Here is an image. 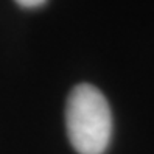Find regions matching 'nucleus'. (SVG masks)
<instances>
[{
    "label": "nucleus",
    "instance_id": "obj_2",
    "mask_svg": "<svg viewBox=\"0 0 154 154\" xmlns=\"http://www.w3.org/2000/svg\"><path fill=\"white\" fill-rule=\"evenodd\" d=\"M16 2L23 8H38V6L44 5L47 0H16Z\"/></svg>",
    "mask_w": 154,
    "mask_h": 154
},
{
    "label": "nucleus",
    "instance_id": "obj_1",
    "mask_svg": "<svg viewBox=\"0 0 154 154\" xmlns=\"http://www.w3.org/2000/svg\"><path fill=\"white\" fill-rule=\"evenodd\" d=\"M66 125L78 154H103L112 139V112L106 97L92 84L73 87L67 98Z\"/></svg>",
    "mask_w": 154,
    "mask_h": 154
}]
</instances>
